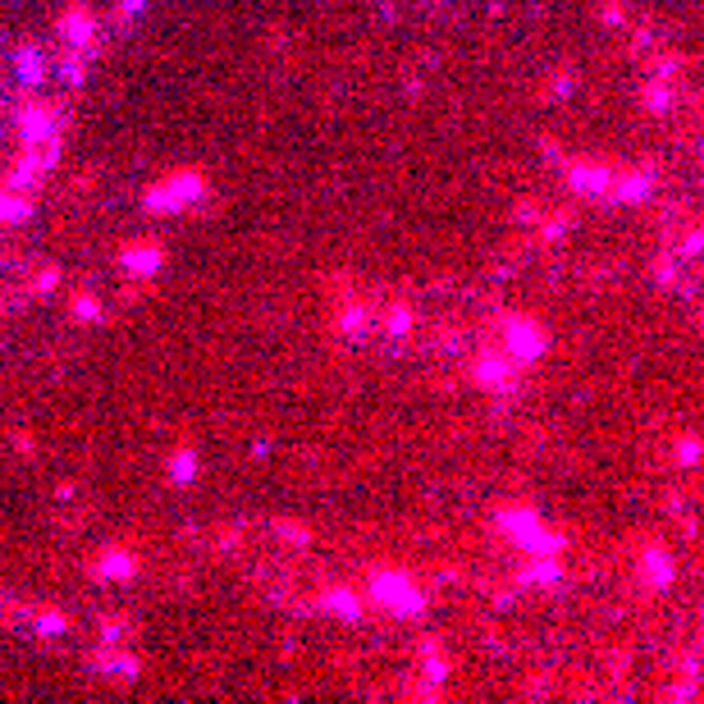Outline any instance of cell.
Returning a JSON list of instances; mask_svg holds the SVG:
<instances>
[{"label":"cell","instance_id":"obj_1","mask_svg":"<svg viewBox=\"0 0 704 704\" xmlns=\"http://www.w3.org/2000/svg\"><path fill=\"white\" fill-rule=\"evenodd\" d=\"M206 193H211V183L197 170H183V174H170V178L152 183V188L142 193V206L152 211V215H170V211H188Z\"/></svg>","mask_w":704,"mask_h":704},{"label":"cell","instance_id":"obj_2","mask_svg":"<svg viewBox=\"0 0 704 704\" xmlns=\"http://www.w3.org/2000/svg\"><path fill=\"white\" fill-rule=\"evenodd\" d=\"M370 600H376L380 609L398 613V618H421L426 613V595L417 590V581L407 572H376L370 577Z\"/></svg>","mask_w":704,"mask_h":704},{"label":"cell","instance_id":"obj_3","mask_svg":"<svg viewBox=\"0 0 704 704\" xmlns=\"http://www.w3.org/2000/svg\"><path fill=\"white\" fill-rule=\"evenodd\" d=\"M503 348H508L512 361H540L544 348H549V335L540 329V320H531V316H512V320L503 325Z\"/></svg>","mask_w":704,"mask_h":704},{"label":"cell","instance_id":"obj_4","mask_svg":"<svg viewBox=\"0 0 704 704\" xmlns=\"http://www.w3.org/2000/svg\"><path fill=\"white\" fill-rule=\"evenodd\" d=\"M60 37L73 47V55H83V60H92V55L101 51L96 19H92V10H88V6H73V10H64V14H60Z\"/></svg>","mask_w":704,"mask_h":704},{"label":"cell","instance_id":"obj_5","mask_svg":"<svg viewBox=\"0 0 704 704\" xmlns=\"http://www.w3.org/2000/svg\"><path fill=\"white\" fill-rule=\"evenodd\" d=\"M613 178H618V174H613L609 165H595V161H581V165H572V170H568L572 193H581V197H609Z\"/></svg>","mask_w":704,"mask_h":704},{"label":"cell","instance_id":"obj_6","mask_svg":"<svg viewBox=\"0 0 704 704\" xmlns=\"http://www.w3.org/2000/svg\"><path fill=\"white\" fill-rule=\"evenodd\" d=\"M120 266H124L129 275H137V279H152V275L165 266V247H156V243H129V247L120 252Z\"/></svg>","mask_w":704,"mask_h":704},{"label":"cell","instance_id":"obj_7","mask_svg":"<svg viewBox=\"0 0 704 704\" xmlns=\"http://www.w3.org/2000/svg\"><path fill=\"white\" fill-rule=\"evenodd\" d=\"M641 577H645L654 590H669V585L677 581V563H673V553H669V549H659V544H650V549L641 553Z\"/></svg>","mask_w":704,"mask_h":704},{"label":"cell","instance_id":"obj_8","mask_svg":"<svg viewBox=\"0 0 704 704\" xmlns=\"http://www.w3.org/2000/svg\"><path fill=\"white\" fill-rule=\"evenodd\" d=\"M471 376H476V385H486V389H494V394H499V389H508V385H512V357L480 353Z\"/></svg>","mask_w":704,"mask_h":704},{"label":"cell","instance_id":"obj_9","mask_svg":"<svg viewBox=\"0 0 704 704\" xmlns=\"http://www.w3.org/2000/svg\"><path fill=\"white\" fill-rule=\"evenodd\" d=\"M51 133H60V120H55L51 105H23V110H19V137H23V142L51 137Z\"/></svg>","mask_w":704,"mask_h":704},{"label":"cell","instance_id":"obj_10","mask_svg":"<svg viewBox=\"0 0 704 704\" xmlns=\"http://www.w3.org/2000/svg\"><path fill=\"white\" fill-rule=\"evenodd\" d=\"M92 572L101 577V581H133L137 577V559L129 549H105L101 559L92 563Z\"/></svg>","mask_w":704,"mask_h":704},{"label":"cell","instance_id":"obj_11","mask_svg":"<svg viewBox=\"0 0 704 704\" xmlns=\"http://www.w3.org/2000/svg\"><path fill=\"white\" fill-rule=\"evenodd\" d=\"M650 188H654V174H650V170H636V174H626V178H613V188H609V193H613L618 202L632 206V202H645Z\"/></svg>","mask_w":704,"mask_h":704},{"label":"cell","instance_id":"obj_12","mask_svg":"<svg viewBox=\"0 0 704 704\" xmlns=\"http://www.w3.org/2000/svg\"><path fill=\"white\" fill-rule=\"evenodd\" d=\"M320 609L335 613V618H344V622H357V618H361V600L353 595V590H344V585H329L325 595H320Z\"/></svg>","mask_w":704,"mask_h":704},{"label":"cell","instance_id":"obj_13","mask_svg":"<svg viewBox=\"0 0 704 704\" xmlns=\"http://www.w3.org/2000/svg\"><path fill=\"white\" fill-rule=\"evenodd\" d=\"M28 152H23V161L37 170V174H47L55 161H60V133H51V137H37V142H23Z\"/></svg>","mask_w":704,"mask_h":704},{"label":"cell","instance_id":"obj_14","mask_svg":"<svg viewBox=\"0 0 704 704\" xmlns=\"http://www.w3.org/2000/svg\"><path fill=\"white\" fill-rule=\"evenodd\" d=\"M499 527H503V535L517 544L522 535H531V531L540 527V512H535V508H512V512L499 517Z\"/></svg>","mask_w":704,"mask_h":704},{"label":"cell","instance_id":"obj_15","mask_svg":"<svg viewBox=\"0 0 704 704\" xmlns=\"http://www.w3.org/2000/svg\"><path fill=\"white\" fill-rule=\"evenodd\" d=\"M563 535L559 531H549L544 522L531 531V535H522V540H517V549H522V553H531V559H535V553H563Z\"/></svg>","mask_w":704,"mask_h":704},{"label":"cell","instance_id":"obj_16","mask_svg":"<svg viewBox=\"0 0 704 704\" xmlns=\"http://www.w3.org/2000/svg\"><path fill=\"white\" fill-rule=\"evenodd\" d=\"M559 577H563V563H559V553H535L522 581H531V585H559Z\"/></svg>","mask_w":704,"mask_h":704},{"label":"cell","instance_id":"obj_17","mask_svg":"<svg viewBox=\"0 0 704 704\" xmlns=\"http://www.w3.org/2000/svg\"><path fill=\"white\" fill-rule=\"evenodd\" d=\"M92 669L96 673H120V677H137L142 673V663L133 654H96L92 659Z\"/></svg>","mask_w":704,"mask_h":704},{"label":"cell","instance_id":"obj_18","mask_svg":"<svg viewBox=\"0 0 704 704\" xmlns=\"http://www.w3.org/2000/svg\"><path fill=\"white\" fill-rule=\"evenodd\" d=\"M32 215V202L23 193H0V225H23Z\"/></svg>","mask_w":704,"mask_h":704},{"label":"cell","instance_id":"obj_19","mask_svg":"<svg viewBox=\"0 0 704 704\" xmlns=\"http://www.w3.org/2000/svg\"><path fill=\"white\" fill-rule=\"evenodd\" d=\"M193 476H197V453H193V449L170 453V480H174V486H188Z\"/></svg>","mask_w":704,"mask_h":704},{"label":"cell","instance_id":"obj_20","mask_svg":"<svg viewBox=\"0 0 704 704\" xmlns=\"http://www.w3.org/2000/svg\"><path fill=\"white\" fill-rule=\"evenodd\" d=\"M19 79H23V83H32V88L47 79V69H42V55H37L32 47H23V51H19Z\"/></svg>","mask_w":704,"mask_h":704},{"label":"cell","instance_id":"obj_21","mask_svg":"<svg viewBox=\"0 0 704 704\" xmlns=\"http://www.w3.org/2000/svg\"><path fill=\"white\" fill-rule=\"evenodd\" d=\"M645 105L654 110V115H663V110H669V105H673V92H669V88H663V83H654V88H645Z\"/></svg>","mask_w":704,"mask_h":704},{"label":"cell","instance_id":"obj_22","mask_svg":"<svg viewBox=\"0 0 704 704\" xmlns=\"http://www.w3.org/2000/svg\"><path fill=\"white\" fill-rule=\"evenodd\" d=\"M73 316H79V320H101V303L92 298V293H79V298H73Z\"/></svg>","mask_w":704,"mask_h":704},{"label":"cell","instance_id":"obj_23","mask_svg":"<svg viewBox=\"0 0 704 704\" xmlns=\"http://www.w3.org/2000/svg\"><path fill=\"white\" fill-rule=\"evenodd\" d=\"M385 329H389V335H407V329H412V312H407V307H394V312L385 316Z\"/></svg>","mask_w":704,"mask_h":704},{"label":"cell","instance_id":"obj_24","mask_svg":"<svg viewBox=\"0 0 704 704\" xmlns=\"http://www.w3.org/2000/svg\"><path fill=\"white\" fill-rule=\"evenodd\" d=\"M361 329H366V312H361V307H348V312H344V335H361Z\"/></svg>","mask_w":704,"mask_h":704},{"label":"cell","instance_id":"obj_25","mask_svg":"<svg viewBox=\"0 0 704 704\" xmlns=\"http://www.w3.org/2000/svg\"><path fill=\"white\" fill-rule=\"evenodd\" d=\"M37 626H42V632H47V636H60V632H64V626H69V622H64V618H60L55 609H47V618H42V622H37Z\"/></svg>","mask_w":704,"mask_h":704},{"label":"cell","instance_id":"obj_26","mask_svg":"<svg viewBox=\"0 0 704 704\" xmlns=\"http://www.w3.org/2000/svg\"><path fill=\"white\" fill-rule=\"evenodd\" d=\"M677 458H682V462H695V458H700V443H695V439H682V443H677Z\"/></svg>","mask_w":704,"mask_h":704},{"label":"cell","instance_id":"obj_27","mask_svg":"<svg viewBox=\"0 0 704 704\" xmlns=\"http://www.w3.org/2000/svg\"><path fill=\"white\" fill-rule=\"evenodd\" d=\"M146 10V0H120V19H133Z\"/></svg>","mask_w":704,"mask_h":704},{"label":"cell","instance_id":"obj_28","mask_svg":"<svg viewBox=\"0 0 704 704\" xmlns=\"http://www.w3.org/2000/svg\"><path fill=\"white\" fill-rule=\"evenodd\" d=\"M443 673H449V669H443L439 659H426V677H430V682H443Z\"/></svg>","mask_w":704,"mask_h":704}]
</instances>
